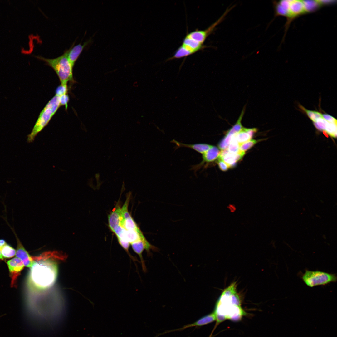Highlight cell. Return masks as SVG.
Segmentation results:
<instances>
[{
    "label": "cell",
    "mask_w": 337,
    "mask_h": 337,
    "mask_svg": "<svg viewBox=\"0 0 337 337\" xmlns=\"http://www.w3.org/2000/svg\"><path fill=\"white\" fill-rule=\"evenodd\" d=\"M245 152L239 151L235 154L229 153L227 149L222 150L219 156L228 166L229 168L234 166L244 156Z\"/></svg>",
    "instance_id": "obj_12"
},
{
    "label": "cell",
    "mask_w": 337,
    "mask_h": 337,
    "mask_svg": "<svg viewBox=\"0 0 337 337\" xmlns=\"http://www.w3.org/2000/svg\"><path fill=\"white\" fill-rule=\"evenodd\" d=\"M91 38L84 42L83 45L81 43L70 47L68 49L67 56L68 60L73 67L84 47L89 43Z\"/></svg>",
    "instance_id": "obj_13"
},
{
    "label": "cell",
    "mask_w": 337,
    "mask_h": 337,
    "mask_svg": "<svg viewBox=\"0 0 337 337\" xmlns=\"http://www.w3.org/2000/svg\"><path fill=\"white\" fill-rule=\"evenodd\" d=\"M323 133L324 135L327 138L329 137V135L326 131L325 130H323Z\"/></svg>",
    "instance_id": "obj_35"
},
{
    "label": "cell",
    "mask_w": 337,
    "mask_h": 337,
    "mask_svg": "<svg viewBox=\"0 0 337 337\" xmlns=\"http://www.w3.org/2000/svg\"><path fill=\"white\" fill-rule=\"evenodd\" d=\"M60 106L59 97L55 95L41 112L32 131L28 135V142L31 143L34 141L37 134L47 125Z\"/></svg>",
    "instance_id": "obj_6"
},
{
    "label": "cell",
    "mask_w": 337,
    "mask_h": 337,
    "mask_svg": "<svg viewBox=\"0 0 337 337\" xmlns=\"http://www.w3.org/2000/svg\"><path fill=\"white\" fill-rule=\"evenodd\" d=\"M141 239L136 232L134 230H127L125 229L122 240L131 243Z\"/></svg>",
    "instance_id": "obj_19"
},
{
    "label": "cell",
    "mask_w": 337,
    "mask_h": 337,
    "mask_svg": "<svg viewBox=\"0 0 337 337\" xmlns=\"http://www.w3.org/2000/svg\"><path fill=\"white\" fill-rule=\"evenodd\" d=\"M256 132V128L248 129L243 127L239 132L235 135L234 138L240 144L251 140Z\"/></svg>",
    "instance_id": "obj_16"
},
{
    "label": "cell",
    "mask_w": 337,
    "mask_h": 337,
    "mask_svg": "<svg viewBox=\"0 0 337 337\" xmlns=\"http://www.w3.org/2000/svg\"><path fill=\"white\" fill-rule=\"evenodd\" d=\"M316 123L320 128L323 130H325L326 125L328 122L323 118L317 119Z\"/></svg>",
    "instance_id": "obj_30"
},
{
    "label": "cell",
    "mask_w": 337,
    "mask_h": 337,
    "mask_svg": "<svg viewBox=\"0 0 337 337\" xmlns=\"http://www.w3.org/2000/svg\"><path fill=\"white\" fill-rule=\"evenodd\" d=\"M301 278L306 285L311 287L325 285L337 281L336 275L319 271L306 270Z\"/></svg>",
    "instance_id": "obj_7"
},
{
    "label": "cell",
    "mask_w": 337,
    "mask_h": 337,
    "mask_svg": "<svg viewBox=\"0 0 337 337\" xmlns=\"http://www.w3.org/2000/svg\"><path fill=\"white\" fill-rule=\"evenodd\" d=\"M315 113L316 117V119L320 118H323L322 115L321 113L316 111H315Z\"/></svg>",
    "instance_id": "obj_32"
},
{
    "label": "cell",
    "mask_w": 337,
    "mask_h": 337,
    "mask_svg": "<svg viewBox=\"0 0 337 337\" xmlns=\"http://www.w3.org/2000/svg\"><path fill=\"white\" fill-rule=\"evenodd\" d=\"M57 273V263L52 258L35 261L31 267L29 278L30 285L37 290L48 289L55 283Z\"/></svg>",
    "instance_id": "obj_1"
},
{
    "label": "cell",
    "mask_w": 337,
    "mask_h": 337,
    "mask_svg": "<svg viewBox=\"0 0 337 337\" xmlns=\"http://www.w3.org/2000/svg\"><path fill=\"white\" fill-rule=\"evenodd\" d=\"M300 108L305 112L313 122H316L317 119L315 113V111L308 110L302 106H301V107H300Z\"/></svg>",
    "instance_id": "obj_29"
},
{
    "label": "cell",
    "mask_w": 337,
    "mask_h": 337,
    "mask_svg": "<svg viewBox=\"0 0 337 337\" xmlns=\"http://www.w3.org/2000/svg\"><path fill=\"white\" fill-rule=\"evenodd\" d=\"M120 226L127 230H134L135 231L138 227L137 225L131 217L121 222Z\"/></svg>",
    "instance_id": "obj_22"
},
{
    "label": "cell",
    "mask_w": 337,
    "mask_h": 337,
    "mask_svg": "<svg viewBox=\"0 0 337 337\" xmlns=\"http://www.w3.org/2000/svg\"><path fill=\"white\" fill-rule=\"evenodd\" d=\"M130 193L127 195L126 199L121 208V220L120 223L131 217L128 211V207L130 201Z\"/></svg>",
    "instance_id": "obj_20"
},
{
    "label": "cell",
    "mask_w": 337,
    "mask_h": 337,
    "mask_svg": "<svg viewBox=\"0 0 337 337\" xmlns=\"http://www.w3.org/2000/svg\"><path fill=\"white\" fill-rule=\"evenodd\" d=\"M325 131L331 137L336 138L337 137V124L330 123L328 122L326 126Z\"/></svg>",
    "instance_id": "obj_25"
},
{
    "label": "cell",
    "mask_w": 337,
    "mask_h": 337,
    "mask_svg": "<svg viewBox=\"0 0 337 337\" xmlns=\"http://www.w3.org/2000/svg\"><path fill=\"white\" fill-rule=\"evenodd\" d=\"M322 115L323 118L329 122L337 124V120L332 116L327 114H324Z\"/></svg>",
    "instance_id": "obj_31"
},
{
    "label": "cell",
    "mask_w": 337,
    "mask_h": 337,
    "mask_svg": "<svg viewBox=\"0 0 337 337\" xmlns=\"http://www.w3.org/2000/svg\"><path fill=\"white\" fill-rule=\"evenodd\" d=\"M220 151L217 147L213 146L207 151L203 154L202 161L199 164L194 165L192 169L197 171L201 168L205 164L214 161L218 158Z\"/></svg>",
    "instance_id": "obj_9"
},
{
    "label": "cell",
    "mask_w": 337,
    "mask_h": 337,
    "mask_svg": "<svg viewBox=\"0 0 337 337\" xmlns=\"http://www.w3.org/2000/svg\"><path fill=\"white\" fill-rule=\"evenodd\" d=\"M313 124L316 129L319 131H322V130L318 126L316 122H314Z\"/></svg>",
    "instance_id": "obj_34"
},
{
    "label": "cell",
    "mask_w": 337,
    "mask_h": 337,
    "mask_svg": "<svg viewBox=\"0 0 337 337\" xmlns=\"http://www.w3.org/2000/svg\"><path fill=\"white\" fill-rule=\"evenodd\" d=\"M216 320V316L214 312L207 315L198 319L193 323L184 325L183 327L168 331H180L185 329L194 326H201L212 322Z\"/></svg>",
    "instance_id": "obj_14"
},
{
    "label": "cell",
    "mask_w": 337,
    "mask_h": 337,
    "mask_svg": "<svg viewBox=\"0 0 337 337\" xmlns=\"http://www.w3.org/2000/svg\"><path fill=\"white\" fill-rule=\"evenodd\" d=\"M243 112L242 111L236 123L228 131L224 137L219 144L218 147L222 150L227 148L233 136L239 132L243 128L241 121Z\"/></svg>",
    "instance_id": "obj_8"
},
{
    "label": "cell",
    "mask_w": 337,
    "mask_h": 337,
    "mask_svg": "<svg viewBox=\"0 0 337 337\" xmlns=\"http://www.w3.org/2000/svg\"><path fill=\"white\" fill-rule=\"evenodd\" d=\"M234 135L226 149L229 153L233 154L237 153L239 152L240 145L235 139Z\"/></svg>",
    "instance_id": "obj_23"
},
{
    "label": "cell",
    "mask_w": 337,
    "mask_h": 337,
    "mask_svg": "<svg viewBox=\"0 0 337 337\" xmlns=\"http://www.w3.org/2000/svg\"><path fill=\"white\" fill-rule=\"evenodd\" d=\"M68 50L63 54L54 58H45L41 56H35L39 59L46 62L51 67L57 75L61 84L67 85L69 81H73V69L67 56Z\"/></svg>",
    "instance_id": "obj_5"
},
{
    "label": "cell",
    "mask_w": 337,
    "mask_h": 337,
    "mask_svg": "<svg viewBox=\"0 0 337 337\" xmlns=\"http://www.w3.org/2000/svg\"><path fill=\"white\" fill-rule=\"evenodd\" d=\"M171 142L175 144L177 147H186L192 149L196 151L203 154L211 148L212 145L204 143H198L193 144H186L178 142L173 139Z\"/></svg>",
    "instance_id": "obj_15"
},
{
    "label": "cell",
    "mask_w": 337,
    "mask_h": 337,
    "mask_svg": "<svg viewBox=\"0 0 337 337\" xmlns=\"http://www.w3.org/2000/svg\"><path fill=\"white\" fill-rule=\"evenodd\" d=\"M59 97L61 106H65L66 109H67L68 107V103L69 100V97L68 94L67 93Z\"/></svg>",
    "instance_id": "obj_27"
},
{
    "label": "cell",
    "mask_w": 337,
    "mask_h": 337,
    "mask_svg": "<svg viewBox=\"0 0 337 337\" xmlns=\"http://www.w3.org/2000/svg\"><path fill=\"white\" fill-rule=\"evenodd\" d=\"M227 14V12H225L217 20L206 29L196 30L188 33L180 46L186 55H191L204 48V43L207 37L223 21Z\"/></svg>",
    "instance_id": "obj_4"
},
{
    "label": "cell",
    "mask_w": 337,
    "mask_h": 337,
    "mask_svg": "<svg viewBox=\"0 0 337 337\" xmlns=\"http://www.w3.org/2000/svg\"><path fill=\"white\" fill-rule=\"evenodd\" d=\"M121 213V208L118 207L108 216L109 226L113 232L120 226Z\"/></svg>",
    "instance_id": "obj_17"
},
{
    "label": "cell",
    "mask_w": 337,
    "mask_h": 337,
    "mask_svg": "<svg viewBox=\"0 0 337 337\" xmlns=\"http://www.w3.org/2000/svg\"><path fill=\"white\" fill-rule=\"evenodd\" d=\"M274 17L281 16L286 18L285 24V39L291 23L298 17L309 14L305 0H283L272 1Z\"/></svg>",
    "instance_id": "obj_3"
},
{
    "label": "cell",
    "mask_w": 337,
    "mask_h": 337,
    "mask_svg": "<svg viewBox=\"0 0 337 337\" xmlns=\"http://www.w3.org/2000/svg\"><path fill=\"white\" fill-rule=\"evenodd\" d=\"M0 250L2 257L4 258H11L16 254V250L7 243L0 248Z\"/></svg>",
    "instance_id": "obj_21"
},
{
    "label": "cell",
    "mask_w": 337,
    "mask_h": 337,
    "mask_svg": "<svg viewBox=\"0 0 337 337\" xmlns=\"http://www.w3.org/2000/svg\"><path fill=\"white\" fill-rule=\"evenodd\" d=\"M15 236L17 243L16 256L22 261L24 266L31 268L34 261L33 257L30 255L16 234Z\"/></svg>",
    "instance_id": "obj_10"
},
{
    "label": "cell",
    "mask_w": 337,
    "mask_h": 337,
    "mask_svg": "<svg viewBox=\"0 0 337 337\" xmlns=\"http://www.w3.org/2000/svg\"><path fill=\"white\" fill-rule=\"evenodd\" d=\"M214 313L215 315L225 316L227 319L233 321L241 319L244 312L241 307L235 283H232L222 292L217 302Z\"/></svg>",
    "instance_id": "obj_2"
},
{
    "label": "cell",
    "mask_w": 337,
    "mask_h": 337,
    "mask_svg": "<svg viewBox=\"0 0 337 337\" xmlns=\"http://www.w3.org/2000/svg\"><path fill=\"white\" fill-rule=\"evenodd\" d=\"M217 163L220 169L222 171H226L229 168L228 166L219 157L217 160Z\"/></svg>",
    "instance_id": "obj_28"
},
{
    "label": "cell",
    "mask_w": 337,
    "mask_h": 337,
    "mask_svg": "<svg viewBox=\"0 0 337 337\" xmlns=\"http://www.w3.org/2000/svg\"><path fill=\"white\" fill-rule=\"evenodd\" d=\"M134 251L139 256L142 263L143 270H146L145 263L142 256V253L144 250H146L145 246L141 239L130 244Z\"/></svg>",
    "instance_id": "obj_18"
},
{
    "label": "cell",
    "mask_w": 337,
    "mask_h": 337,
    "mask_svg": "<svg viewBox=\"0 0 337 337\" xmlns=\"http://www.w3.org/2000/svg\"><path fill=\"white\" fill-rule=\"evenodd\" d=\"M3 257H2V255L1 252V251H0V260H3Z\"/></svg>",
    "instance_id": "obj_36"
},
{
    "label": "cell",
    "mask_w": 337,
    "mask_h": 337,
    "mask_svg": "<svg viewBox=\"0 0 337 337\" xmlns=\"http://www.w3.org/2000/svg\"><path fill=\"white\" fill-rule=\"evenodd\" d=\"M262 139L256 140L252 139L240 144L239 150L245 152L249 150L257 142L262 141Z\"/></svg>",
    "instance_id": "obj_24"
},
{
    "label": "cell",
    "mask_w": 337,
    "mask_h": 337,
    "mask_svg": "<svg viewBox=\"0 0 337 337\" xmlns=\"http://www.w3.org/2000/svg\"><path fill=\"white\" fill-rule=\"evenodd\" d=\"M67 85H63L61 84L56 89L55 95L60 97L63 95L67 94Z\"/></svg>",
    "instance_id": "obj_26"
},
{
    "label": "cell",
    "mask_w": 337,
    "mask_h": 337,
    "mask_svg": "<svg viewBox=\"0 0 337 337\" xmlns=\"http://www.w3.org/2000/svg\"><path fill=\"white\" fill-rule=\"evenodd\" d=\"M7 244L5 241L3 239H0V248Z\"/></svg>",
    "instance_id": "obj_33"
},
{
    "label": "cell",
    "mask_w": 337,
    "mask_h": 337,
    "mask_svg": "<svg viewBox=\"0 0 337 337\" xmlns=\"http://www.w3.org/2000/svg\"><path fill=\"white\" fill-rule=\"evenodd\" d=\"M7 264L12 281L11 285L13 286L24 265L22 261L17 257L14 258L7 261Z\"/></svg>",
    "instance_id": "obj_11"
}]
</instances>
